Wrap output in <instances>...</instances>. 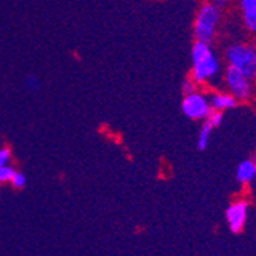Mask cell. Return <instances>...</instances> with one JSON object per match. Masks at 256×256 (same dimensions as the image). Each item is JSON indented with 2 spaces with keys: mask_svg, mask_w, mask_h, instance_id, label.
I'll use <instances>...</instances> for the list:
<instances>
[{
  "mask_svg": "<svg viewBox=\"0 0 256 256\" xmlns=\"http://www.w3.org/2000/svg\"><path fill=\"white\" fill-rule=\"evenodd\" d=\"M222 64L212 43L195 40L192 46V68L190 78L196 86H212L221 82Z\"/></svg>",
  "mask_w": 256,
  "mask_h": 256,
  "instance_id": "6da1fadb",
  "label": "cell"
},
{
  "mask_svg": "<svg viewBox=\"0 0 256 256\" xmlns=\"http://www.w3.org/2000/svg\"><path fill=\"white\" fill-rule=\"evenodd\" d=\"M208 2H214V0H208Z\"/></svg>",
  "mask_w": 256,
  "mask_h": 256,
  "instance_id": "ac0fdd59",
  "label": "cell"
},
{
  "mask_svg": "<svg viewBox=\"0 0 256 256\" xmlns=\"http://www.w3.org/2000/svg\"><path fill=\"white\" fill-rule=\"evenodd\" d=\"M253 162H254V169H256V156L253 158Z\"/></svg>",
  "mask_w": 256,
  "mask_h": 256,
  "instance_id": "e0dca14e",
  "label": "cell"
},
{
  "mask_svg": "<svg viewBox=\"0 0 256 256\" xmlns=\"http://www.w3.org/2000/svg\"><path fill=\"white\" fill-rule=\"evenodd\" d=\"M238 8L244 30L256 34V0H238Z\"/></svg>",
  "mask_w": 256,
  "mask_h": 256,
  "instance_id": "ba28073f",
  "label": "cell"
},
{
  "mask_svg": "<svg viewBox=\"0 0 256 256\" xmlns=\"http://www.w3.org/2000/svg\"><path fill=\"white\" fill-rule=\"evenodd\" d=\"M224 60L227 66L235 68L247 77L254 80V46L246 42H234L230 43L224 51Z\"/></svg>",
  "mask_w": 256,
  "mask_h": 256,
  "instance_id": "3957f363",
  "label": "cell"
},
{
  "mask_svg": "<svg viewBox=\"0 0 256 256\" xmlns=\"http://www.w3.org/2000/svg\"><path fill=\"white\" fill-rule=\"evenodd\" d=\"M25 83H26V88L31 89V90H36V89L40 88V82H38V78L36 76H30Z\"/></svg>",
  "mask_w": 256,
  "mask_h": 256,
  "instance_id": "9a60e30c",
  "label": "cell"
},
{
  "mask_svg": "<svg viewBox=\"0 0 256 256\" xmlns=\"http://www.w3.org/2000/svg\"><path fill=\"white\" fill-rule=\"evenodd\" d=\"M181 112L194 122H204L212 112L208 94L204 90L195 89L190 94L182 96L181 100Z\"/></svg>",
  "mask_w": 256,
  "mask_h": 256,
  "instance_id": "5b68a950",
  "label": "cell"
},
{
  "mask_svg": "<svg viewBox=\"0 0 256 256\" xmlns=\"http://www.w3.org/2000/svg\"><path fill=\"white\" fill-rule=\"evenodd\" d=\"M221 82L226 86V90L230 92L240 103H247L250 102L254 94H256V86L254 80L242 74L241 71L235 68L226 66L224 74L221 77Z\"/></svg>",
  "mask_w": 256,
  "mask_h": 256,
  "instance_id": "277c9868",
  "label": "cell"
},
{
  "mask_svg": "<svg viewBox=\"0 0 256 256\" xmlns=\"http://www.w3.org/2000/svg\"><path fill=\"white\" fill-rule=\"evenodd\" d=\"M248 201L247 200H235L234 202H230L227 210H226V220L227 226L230 228L232 234H241L247 224L248 218Z\"/></svg>",
  "mask_w": 256,
  "mask_h": 256,
  "instance_id": "8992f818",
  "label": "cell"
},
{
  "mask_svg": "<svg viewBox=\"0 0 256 256\" xmlns=\"http://www.w3.org/2000/svg\"><path fill=\"white\" fill-rule=\"evenodd\" d=\"M222 18V10L212 2H204L195 16L194 22V37L198 42L214 43L216 38Z\"/></svg>",
  "mask_w": 256,
  "mask_h": 256,
  "instance_id": "7a4b0ae2",
  "label": "cell"
},
{
  "mask_svg": "<svg viewBox=\"0 0 256 256\" xmlns=\"http://www.w3.org/2000/svg\"><path fill=\"white\" fill-rule=\"evenodd\" d=\"M253 69H254V80H256V46H254V62H253Z\"/></svg>",
  "mask_w": 256,
  "mask_h": 256,
  "instance_id": "2e32d148",
  "label": "cell"
},
{
  "mask_svg": "<svg viewBox=\"0 0 256 256\" xmlns=\"http://www.w3.org/2000/svg\"><path fill=\"white\" fill-rule=\"evenodd\" d=\"M11 184H12V188H16V189H23L26 186V176L23 175L22 172H16V175L11 180Z\"/></svg>",
  "mask_w": 256,
  "mask_h": 256,
  "instance_id": "7c38bea8",
  "label": "cell"
},
{
  "mask_svg": "<svg viewBox=\"0 0 256 256\" xmlns=\"http://www.w3.org/2000/svg\"><path fill=\"white\" fill-rule=\"evenodd\" d=\"M195 89H198V86L195 84V82L190 78V77H188L184 82H182V86H181V90H182V96H186V94H190V92H194Z\"/></svg>",
  "mask_w": 256,
  "mask_h": 256,
  "instance_id": "5bb4252c",
  "label": "cell"
},
{
  "mask_svg": "<svg viewBox=\"0 0 256 256\" xmlns=\"http://www.w3.org/2000/svg\"><path fill=\"white\" fill-rule=\"evenodd\" d=\"M11 158H12L11 149H8V148H0V168L10 164Z\"/></svg>",
  "mask_w": 256,
  "mask_h": 256,
  "instance_id": "4fadbf2b",
  "label": "cell"
},
{
  "mask_svg": "<svg viewBox=\"0 0 256 256\" xmlns=\"http://www.w3.org/2000/svg\"><path fill=\"white\" fill-rule=\"evenodd\" d=\"M214 130H215V128L210 123H208L207 120L202 122V124H201V128L198 130V138H196V149L198 150L204 152L208 148V144H210V138H212Z\"/></svg>",
  "mask_w": 256,
  "mask_h": 256,
  "instance_id": "30bf717a",
  "label": "cell"
},
{
  "mask_svg": "<svg viewBox=\"0 0 256 256\" xmlns=\"http://www.w3.org/2000/svg\"><path fill=\"white\" fill-rule=\"evenodd\" d=\"M208 102H210L212 110H218V112H227L238 108L240 102L230 94L227 90H212L208 94Z\"/></svg>",
  "mask_w": 256,
  "mask_h": 256,
  "instance_id": "52a82bcc",
  "label": "cell"
},
{
  "mask_svg": "<svg viewBox=\"0 0 256 256\" xmlns=\"http://www.w3.org/2000/svg\"><path fill=\"white\" fill-rule=\"evenodd\" d=\"M16 172L17 170L11 164L2 166V168H0V182H11V180L16 175Z\"/></svg>",
  "mask_w": 256,
  "mask_h": 256,
  "instance_id": "8fae6325",
  "label": "cell"
},
{
  "mask_svg": "<svg viewBox=\"0 0 256 256\" xmlns=\"http://www.w3.org/2000/svg\"><path fill=\"white\" fill-rule=\"evenodd\" d=\"M254 180H256V169L253 160L250 158L242 160L236 168V181L241 186H250Z\"/></svg>",
  "mask_w": 256,
  "mask_h": 256,
  "instance_id": "9c48e42d",
  "label": "cell"
}]
</instances>
